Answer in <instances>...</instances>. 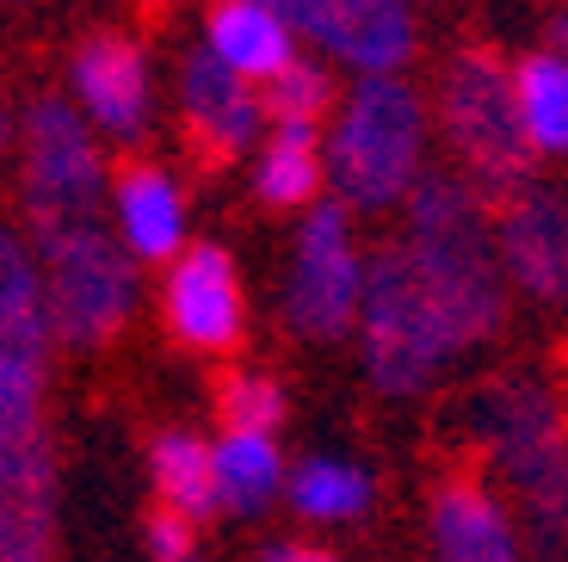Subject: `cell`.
<instances>
[{
	"label": "cell",
	"instance_id": "4fadbf2b",
	"mask_svg": "<svg viewBox=\"0 0 568 562\" xmlns=\"http://www.w3.org/2000/svg\"><path fill=\"white\" fill-rule=\"evenodd\" d=\"M74 99H81L87 124L112 142H142L149 137V118H155V87H149V62L130 38H87L74 50Z\"/></svg>",
	"mask_w": 568,
	"mask_h": 562
},
{
	"label": "cell",
	"instance_id": "cb8c5ba5",
	"mask_svg": "<svg viewBox=\"0 0 568 562\" xmlns=\"http://www.w3.org/2000/svg\"><path fill=\"white\" fill-rule=\"evenodd\" d=\"M334 99V81H327L322 62H291L278 81H266V112L272 124H297V130H315Z\"/></svg>",
	"mask_w": 568,
	"mask_h": 562
},
{
	"label": "cell",
	"instance_id": "ffe728a7",
	"mask_svg": "<svg viewBox=\"0 0 568 562\" xmlns=\"http://www.w3.org/2000/svg\"><path fill=\"white\" fill-rule=\"evenodd\" d=\"M322 180H327V155H322V142H315V130H297V124L272 130V142L260 149V173H254V192L266 198L272 211L315 204Z\"/></svg>",
	"mask_w": 568,
	"mask_h": 562
},
{
	"label": "cell",
	"instance_id": "9c48e42d",
	"mask_svg": "<svg viewBox=\"0 0 568 562\" xmlns=\"http://www.w3.org/2000/svg\"><path fill=\"white\" fill-rule=\"evenodd\" d=\"M365 253L353 241V211L346 204H315L310 223L291 253V279H284V315L310 340H341L358 328L365 303Z\"/></svg>",
	"mask_w": 568,
	"mask_h": 562
},
{
	"label": "cell",
	"instance_id": "4316f807",
	"mask_svg": "<svg viewBox=\"0 0 568 562\" xmlns=\"http://www.w3.org/2000/svg\"><path fill=\"white\" fill-rule=\"evenodd\" d=\"M260 562H334L327 550H315V544H266V556Z\"/></svg>",
	"mask_w": 568,
	"mask_h": 562
},
{
	"label": "cell",
	"instance_id": "4dcf8cb0",
	"mask_svg": "<svg viewBox=\"0 0 568 562\" xmlns=\"http://www.w3.org/2000/svg\"><path fill=\"white\" fill-rule=\"evenodd\" d=\"M0 7H13V0H0Z\"/></svg>",
	"mask_w": 568,
	"mask_h": 562
},
{
	"label": "cell",
	"instance_id": "7c38bea8",
	"mask_svg": "<svg viewBox=\"0 0 568 562\" xmlns=\"http://www.w3.org/2000/svg\"><path fill=\"white\" fill-rule=\"evenodd\" d=\"M500 267L538 303H568V198L550 185H519L513 198H500L495 217Z\"/></svg>",
	"mask_w": 568,
	"mask_h": 562
},
{
	"label": "cell",
	"instance_id": "7a4b0ae2",
	"mask_svg": "<svg viewBox=\"0 0 568 562\" xmlns=\"http://www.w3.org/2000/svg\"><path fill=\"white\" fill-rule=\"evenodd\" d=\"M426 106L402 74H358L327 137V180L346 211L408 204L426 180Z\"/></svg>",
	"mask_w": 568,
	"mask_h": 562
},
{
	"label": "cell",
	"instance_id": "603a6c76",
	"mask_svg": "<svg viewBox=\"0 0 568 562\" xmlns=\"http://www.w3.org/2000/svg\"><path fill=\"white\" fill-rule=\"evenodd\" d=\"M216 494L229 513H260L278 494V445L272 433H223L216 445Z\"/></svg>",
	"mask_w": 568,
	"mask_h": 562
},
{
	"label": "cell",
	"instance_id": "7402d4cb",
	"mask_svg": "<svg viewBox=\"0 0 568 562\" xmlns=\"http://www.w3.org/2000/svg\"><path fill=\"white\" fill-rule=\"evenodd\" d=\"M519 112L538 155H568V57L538 50L519 62Z\"/></svg>",
	"mask_w": 568,
	"mask_h": 562
},
{
	"label": "cell",
	"instance_id": "277c9868",
	"mask_svg": "<svg viewBox=\"0 0 568 562\" xmlns=\"http://www.w3.org/2000/svg\"><path fill=\"white\" fill-rule=\"evenodd\" d=\"M439 130L452 142V155L469 168V180L488 192L513 198L531 185V149L526 112H519V69L495 57V50H457L439 74Z\"/></svg>",
	"mask_w": 568,
	"mask_h": 562
},
{
	"label": "cell",
	"instance_id": "d6986e66",
	"mask_svg": "<svg viewBox=\"0 0 568 562\" xmlns=\"http://www.w3.org/2000/svg\"><path fill=\"white\" fill-rule=\"evenodd\" d=\"M149 476H155V494L168 513L180 520H204L223 506L216 494V445H204L199 433H161L149 445Z\"/></svg>",
	"mask_w": 568,
	"mask_h": 562
},
{
	"label": "cell",
	"instance_id": "52a82bcc",
	"mask_svg": "<svg viewBox=\"0 0 568 562\" xmlns=\"http://www.w3.org/2000/svg\"><path fill=\"white\" fill-rule=\"evenodd\" d=\"M19 149H26V223H31V235L93 223L100 192H105V161H100V142H93V124L74 112L69 99H38L26 112Z\"/></svg>",
	"mask_w": 568,
	"mask_h": 562
},
{
	"label": "cell",
	"instance_id": "5b68a950",
	"mask_svg": "<svg viewBox=\"0 0 568 562\" xmlns=\"http://www.w3.org/2000/svg\"><path fill=\"white\" fill-rule=\"evenodd\" d=\"M358 347L365 371L384 395H420L457 359V340L445 328L439 303L414 272V260L396 248L371 253L365 267V303H358Z\"/></svg>",
	"mask_w": 568,
	"mask_h": 562
},
{
	"label": "cell",
	"instance_id": "8992f818",
	"mask_svg": "<svg viewBox=\"0 0 568 562\" xmlns=\"http://www.w3.org/2000/svg\"><path fill=\"white\" fill-rule=\"evenodd\" d=\"M43 267V303H50V328L69 347H105L124 334L130 310H136V253L124 235L93 217V223H69L50 235H31Z\"/></svg>",
	"mask_w": 568,
	"mask_h": 562
},
{
	"label": "cell",
	"instance_id": "2e32d148",
	"mask_svg": "<svg viewBox=\"0 0 568 562\" xmlns=\"http://www.w3.org/2000/svg\"><path fill=\"white\" fill-rule=\"evenodd\" d=\"M433 550H439V562H519L507 506L469 476L433 494Z\"/></svg>",
	"mask_w": 568,
	"mask_h": 562
},
{
	"label": "cell",
	"instance_id": "f1b7e54d",
	"mask_svg": "<svg viewBox=\"0 0 568 562\" xmlns=\"http://www.w3.org/2000/svg\"><path fill=\"white\" fill-rule=\"evenodd\" d=\"M550 50H562V57H568V13H556V26H550Z\"/></svg>",
	"mask_w": 568,
	"mask_h": 562
},
{
	"label": "cell",
	"instance_id": "3957f363",
	"mask_svg": "<svg viewBox=\"0 0 568 562\" xmlns=\"http://www.w3.org/2000/svg\"><path fill=\"white\" fill-rule=\"evenodd\" d=\"M469 426L488 445L495 470L513 482L531 532L556 544L568 532V433L556 395L538 378H500L476 395Z\"/></svg>",
	"mask_w": 568,
	"mask_h": 562
},
{
	"label": "cell",
	"instance_id": "9a60e30c",
	"mask_svg": "<svg viewBox=\"0 0 568 562\" xmlns=\"http://www.w3.org/2000/svg\"><path fill=\"white\" fill-rule=\"evenodd\" d=\"M180 106H185V124L199 130V142L211 155H242L260 142V124H266V93H254V81L216 62L211 50H192L180 74Z\"/></svg>",
	"mask_w": 568,
	"mask_h": 562
},
{
	"label": "cell",
	"instance_id": "484cf974",
	"mask_svg": "<svg viewBox=\"0 0 568 562\" xmlns=\"http://www.w3.org/2000/svg\"><path fill=\"white\" fill-rule=\"evenodd\" d=\"M149 550H155V562H199L192 520H180V513H168V506H161L155 520H149Z\"/></svg>",
	"mask_w": 568,
	"mask_h": 562
},
{
	"label": "cell",
	"instance_id": "44dd1931",
	"mask_svg": "<svg viewBox=\"0 0 568 562\" xmlns=\"http://www.w3.org/2000/svg\"><path fill=\"white\" fill-rule=\"evenodd\" d=\"M377 501V482L371 470L346 464V458H303L291 470V506H297L303 520H327V525H346L358 513H371Z\"/></svg>",
	"mask_w": 568,
	"mask_h": 562
},
{
	"label": "cell",
	"instance_id": "ba28073f",
	"mask_svg": "<svg viewBox=\"0 0 568 562\" xmlns=\"http://www.w3.org/2000/svg\"><path fill=\"white\" fill-rule=\"evenodd\" d=\"M50 303L43 267L19 229L0 223V433L43 426V371H50Z\"/></svg>",
	"mask_w": 568,
	"mask_h": 562
},
{
	"label": "cell",
	"instance_id": "6da1fadb",
	"mask_svg": "<svg viewBox=\"0 0 568 562\" xmlns=\"http://www.w3.org/2000/svg\"><path fill=\"white\" fill-rule=\"evenodd\" d=\"M402 253L426 279L433 303H439L445 328H452L457 352L483 347L500 322H507V267H500L495 223L483 211V192L457 173H426L408 192V229H402Z\"/></svg>",
	"mask_w": 568,
	"mask_h": 562
},
{
	"label": "cell",
	"instance_id": "ac0fdd59",
	"mask_svg": "<svg viewBox=\"0 0 568 562\" xmlns=\"http://www.w3.org/2000/svg\"><path fill=\"white\" fill-rule=\"evenodd\" d=\"M118 235L136 260H180L185 253V198L173 185V173L161 168H124L112 192Z\"/></svg>",
	"mask_w": 568,
	"mask_h": 562
},
{
	"label": "cell",
	"instance_id": "30bf717a",
	"mask_svg": "<svg viewBox=\"0 0 568 562\" xmlns=\"http://www.w3.org/2000/svg\"><path fill=\"white\" fill-rule=\"evenodd\" d=\"M284 19L358 74H402L414 57L408 0H284Z\"/></svg>",
	"mask_w": 568,
	"mask_h": 562
},
{
	"label": "cell",
	"instance_id": "f546056e",
	"mask_svg": "<svg viewBox=\"0 0 568 562\" xmlns=\"http://www.w3.org/2000/svg\"><path fill=\"white\" fill-rule=\"evenodd\" d=\"M260 7H272V13H278V19H284V0H260ZM284 26H291V19H284Z\"/></svg>",
	"mask_w": 568,
	"mask_h": 562
},
{
	"label": "cell",
	"instance_id": "8fae6325",
	"mask_svg": "<svg viewBox=\"0 0 568 562\" xmlns=\"http://www.w3.org/2000/svg\"><path fill=\"white\" fill-rule=\"evenodd\" d=\"M0 562H57V445L0 433Z\"/></svg>",
	"mask_w": 568,
	"mask_h": 562
},
{
	"label": "cell",
	"instance_id": "5bb4252c",
	"mask_svg": "<svg viewBox=\"0 0 568 562\" xmlns=\"http://www.w3.org/2000/svg\"><path fill=\"white\" fill-rule=\"evenodd\" d=\"M168 328L199 352H229L242 340V279L216 241H192L168 267Z\"/></svg>",
	"mask_w": 568,
	"mask_h": 562
},
{
	"label": "cell",
	"instance_id": "d4e9b609",
	"mask_svg": "<svg viewBox=\"0 0 568 562\" xmlns=\"http://www.w3.org/2000/svg\"><path fill=\"white\" fill-rule=\"evenodd\" d=\"M216 408H223L229 433H272L284 421V390L272 378H254V371H235L216 390Z\"/></svg>",
	"mask_w": 568,
	"mask_h": 562
},
{
	"label": "cell",
	"instance_id": "83f0119b",
	"mask_svg": "<svg viewBox=\"0 0 568 562\" xmlns=\"http://www.w3.org/2000/svg\"><path fill=\"white\" fill-rule=\"evenodd\" d=\"M19 130H26V124H13V112L0 106V149H13V142H19Z\"/></svg>",
	"mask_w": 568,
	"mask_h": 562
},
{
	"label": "cell",
	"instance_id": "e0dca14e",
	"mask_svg": "<svg viewBox=\"0 0 568 562\" xmlns=\"http://www.w3.org/2000/svg\"><path fill=\"white\" fill-rule=\"evenodd\" d=\"M204 50L216 62H229L242 81H278L297 62V31L284 26L272 7H260V0H223L211 13Z\"/></svg>",
	"mask_w": 568,
	"mask_h": 562
}]
</instances>
